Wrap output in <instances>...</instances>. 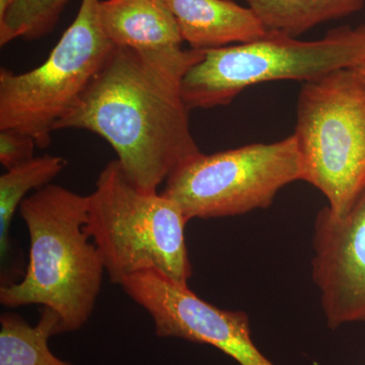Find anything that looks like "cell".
Instances as JSON below:
<instances>
[{
    "instance_id": "6da1fadb",
    "label": "cell",
    "mask_w": 365,
    "mask_h": 365,
    "mask_svg": "<svg viewBox=\"0 0 365 365\" xmlns=\"http://www.w3.org/2000/svg\"><path fill=\"white\" fill-rule=\"evenodd\" d=\"M202 50L139 51L117 47L55 131L78 129L114 148L129 181L158 193L170 175L200 155L182 95L187 72Z\"/></svg>"
},
{
    "instance_id": "7a4b0ae2",
    "label": "cell",
    "mask_w": 365,
    "mask_h": 365,
    "mask_svg": "<svg viewBox=\"0 0 365 365\" xmlns=\"http://www.w3.org/2000/svg\"><path fill=\"white\" fill-rule=\"evenodd\" d=\"M88 196L49 184L24 199L20 213L30 235V260L21 281L0 287L6 307L42 304L74 332L95 311L106 272L86 230Z\"/></svg>"
},
{
    "instance_id": "3957f363",
    "label": "cell",
    "mask_w": 365,
    "mask_h": 365,
    "mask_svg": "<svg viewBox=\"0 0 365 365\" xmlns=\"http://www.w3.org/2000/svg\"><path fill=\"white\" fill-rule=\"evenodd\" d=\"M187 222L172 199L134 186L117 160L107 163L88 195L86 232L110 280L120 287L146 271L188 284L193 269L185 237Z\"/></svg>"
},
{
    "instance_id": "277c9868",
    "label": "cell",
    "mask_w": 365,
    "mask_h": 365,
    "mask_svg": "<svg viewBox=\"0 0 365 365\" xmlns=\"http://www.w3.org/2000/svg\"><path fill=\"white\" fill-rule=\"evenodd\" d=\"M187 72L182 95L190 110L227 106L249 86L274 81H311L365 63V25L340 26L316 41L268 31L242 44L202 50Z\"/></svg>"
},
{
    "instance_id": "5b68a950",
    "label": "cell",
    "mask_w": 365,
    "mask_h": 365,
    "mask_svg": "<svg viewBox=\"0 0 365 365\" xmlns=\"http://www.w3.org/2000/svg\"><path fill=\"white\" fill-rule=\"evenodd\" d=\"M294 135L304 181L325 195L334 216L345 215L365 190V83L356 69L302 86Z\"/></svg>"
},
{
    "instance_id": "8992f818",
    "label": "cell",
    "mask_w": 365,
    "mask_h": 365,
    "mask_svg": "<svg viewBox=\"0 0 365 365\" xmlns=\"http://www.w3.org/2000/svg\"><path fill=\"white\" fill-rule=\"evenodd\" d=\"M101 0H81L79 11L44 63L32 71H0V130L33 137L41 150L55 126L97 76L115 45L101 25Z\"/></svg>"
},
{
    "instance_id": "52a82bcc",
    "label": "cell",
    "mask_w": 365,
    "mask_h": 365,
    "mask_svg": "<svg viewBox=\"0 0 365 365\" xmlns=\"http://www.w3.org/2000/svg\"><path fill=\"white\" fill-rule=\"evenodd\" d=\"M304 178L292 134L277 143L200 153L170 175L162 194L188 222L227 217L269 207L281 189Z\"/></svg>"
},
{
    "instance_id": "ba28073f",
    "label": "cell",
    "mask_w": 365,
    "mask_h": 365,
    "mask_svg": "<svg viewBox=\"0 0 365 365\" xmlns=\"http://www.w3.org/2000/svg\"><path fill=\"white\" fill-rule=\"evenodd\" d=\"M122 287L150 314L158 337L213 346L240 365H275L255 344L244 312L212 306L157 271L135 274Z\"/></svg>"
},
{
    "instance_id": "9c48e42d",
    "label": "cell",
    "mask_w": 365,
    "mask_h": 365,
    "mask_svg": "<svg viewBox=\"0 0 365 365\" xmlns=\"http://www.w3.org/2000/svg\"><path fill=\"white\" fill-rule=\"evenodd\" d=\"M313 247L312 276L328 326L365 323V190L341 217L319 210Z\"/></svg>"
},
{
    "instance_id": "30bf717a",
    "label": "cell",
    "mask_w": 365,
    "mask_h": 365,
    "mask_svg": "<svg viewBox=\"0 0 365 365\" xmlns=\"http://www.w3.org/2000/svg\"><path fill=\"white\" fill-rule=\"evenodd\" d=\"M182 41L208 50L260 39L267 34L252 9L232 0H165Z\"/></svg>"
},
{
    "instance_id": "8fae6325",
    "label": "cell",
    "mask_w": 365,
    "mask_h": 365,
    "mask_svg": "<svg viewBox=\"0 0 365 365\" xmlns=\"http://www.w3.org/2000/svg\"><path fill=\"white\" fill-rule=\"evenodd\" d=\"M101 25L113 44L139 51L182 47L176 18L165 0H101Z\"/></svg>"
},
{
    "instance_id": "7c38bea8",
    "label": "cell",
    "mask_w": 365,
    "mask_h": 365,
    "mask_svg": "<svg viewBox=\"0 0 365 365\" xmlns=\"http://www.w3.org/2000/svg\"><path fill=\"white\" fill-rule=\"evenodd\" d=\"M0 365H73L55 356L48 340L62 334L61 319L54 309L43 307L37 325L20 314L0 317Z\"/></svg>"
},
{
    "instance_id": "4fadbf2b",
    "label": "cell",
    "mask_w": 365,
    "mask_h": 365,
    "mask_svg": "<svg viewBox=\"0 0 365 365\" xmlns=\"http://www.w3.org/2000/svg\"><path fill=\"white\" fill-rule=\"evenodd\" d=\"M267 31L297 38L327 21L364 9L365 0H246Z\"/></svg>"
},
{
    "instance_id": "5bb4252c",
    "label": "cell",
    "mask_w": 365,
    "mask_h": 365,
    "mask_svg": "<svg viewBox=\"0 0 365 365\" xmlns=\"http://www.w3.org/2000/svg\"><path fill=\"white\" fill-rule=\"evenodd\" d=\"M67 165L66 158L46 155L34 158L0 177V256L1 266L11 248L9 228L16 209L29 192L47 186Z\"/></svg>"
},
{
    "instance_id": "9a60e30c",
    "label": "cell",
    "mask_w": 365,
    "mask_h": 365,
    "mask_svg": "<svg viewBox=\"0 0 365 365\" xmlns=\"http://www.w3.org/2000/svg\"><path fill=\"white\" fill-rule=\"evenodd\" d=\"M71 0H16L0 21V45L23 38L35 40L51 32Z\"/></svg>"
},
{
    "instance_id": "2e32d148",
    "label": "cell",
    "mask_w": 365,
    "mask_h": 365,
    "mask_svg": "<svg viewBox=\"0 0 365 365\" xmlns=\"http://www.w3.org/2000/svg\"><path fill=\"white\" fill-rule=\"evenodd\" d=\"M35 148L36 141L28 134L13 129L0 130V163L6 170L33 160Z\"/></svg>"
},
{
    "instance_id": "e0dca14e",
    "label": "cell",
    "mask_w": 365,
    "mask_h": 365,
    "mask_svg": "<svg viewBox=\"0 0 365 365\" xmlns=\"http://www.w3.org/2000/svg\"><path fill=\"white\" fill-rule=\"evenodd\" d=\"M14 1L16 0H0V21L6 16L7 11H9Z\"/></svg>"
},
{
    "instance_id": "ac0fdd59",
    "label": "cell",
    "mask_w": 365,
    "mask_h": 365,
    "mask_svg": "<svg viewBox=\"0 0 365 365\" xmlns=\"http://www.w3.org/2000/svg\"><path fill=\"white\" fill-rule=\"evenodd\" d=\"M355 69H356V71H359L360 76H361L362 79H364L365 83V63L362 64L361 66L356 67V68Z\"/></svg>"
}]
</instances>
